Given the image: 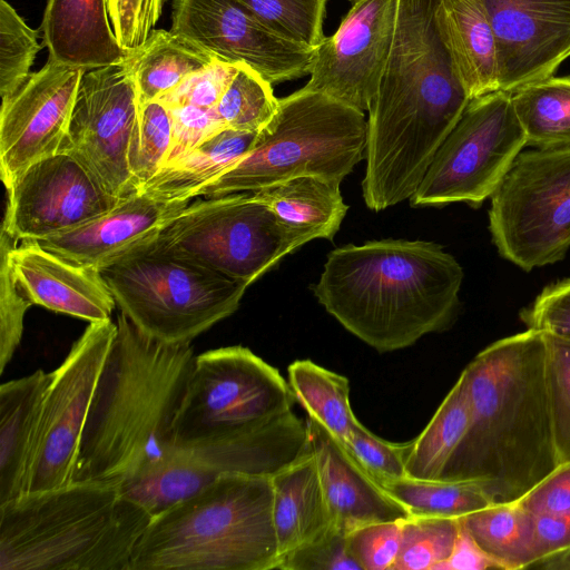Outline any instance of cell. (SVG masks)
Segmentation results:
<instances>
[{
  "label": "cell",
  "instance_id": "obj_6",
  "mask_svg": "<svg viewBox=\"0 0 570 570\" xmlns=\"http://www.w3.org/2000/svg\"><path fill=\"white\" fill-rule=\"evenodd\" d=\"M364 112L303 88L278 100V109L253 148L199 196L254 193L298 176L342 183L365 158ZM198 196V197H199Z\"/></svg>",
  "mask_w": 570,
  "mask_h": 570
},
{
  "label": "cell",
  "instance_id": "obj_36",
  "mask_svg": "<svg viewBox=\"0 0 570 570\" xmlns=\"http://www.w3.org/2000/svg\"><path fill=\"white\" fill-rule=\"evenodd\" d=\"M171 142L169 109L159 100L142 104L128 154L129 168L139 190L166 165Z\"/></svg>",
  "mask_w": 570,
  "mask_h": 570
},
{
  "label": "cell",
  "instance_id": "obj_38",
  "mask_svg": "<svg viewBox=\"0 0 570 570\" xmlns=\"http://www.w3.org/2000/svg\"><path fill=\"white\" fill-rule=\"evenodd\" d=\"M544 379L559 463L570 462V335L542 332Z\"/></svg>",
  "mask_w": 570,
  "mask_h": 570
},
{
  "label": "cell",
  "instance_id": "obj_35",
  "mask_svg": "<svg viewBox=\"0 0 570 570\" xmlns=\"http://www.w3.org/2000/svg\"><path fill=\"white\" fill-rule=\"evenodd\" d=\"M460 530L456 518L404 519L401 547L392 570H436L452 553Z\"/></svg>",
  "mask_w": 570,
  "mask_h": 570
},
{
  "label": "cell",
  "instance_id": "obj_9",
  "mask_svg": "<svg viewBox=\"0 0 570 570\" xmlns=\"http://www.w3.org/2000/svg\"><path fill=\"white\" fill-rule=\"evenodd\" d=\"M295 399L281 373L242 345L195 356L176 417L174 449L236 435L293 411Z\"/></svg>",
  "mask_w": 570,
  "mask_h": 570
},
{
  "label": "cell",
  "instance_id": "obj_49",
  "mask_svg": "<svg viewBox=\"0 0 570 570\" xmlns=\"http://www.w3.org/2000/svg\"><path fill=\"white\" fill-rule=\"evenodd\" d=\"M569 547L570 518L550 514L535 515L534 562Z\"/></svg>",
  "mask_w": 570,
  "mask_h": 570
},
{
  "label": "cell",
  "instance_id": "obj_31",
  "mask_svg": "<svg viewBox=\"0 0 570 570\" xmlns=\"http://www.w3.org/2000/svg\"><path fill=\"white\" fill-rule=\"evenodd\" d=\"M287 383L307 417L345 443L358 421L350 403L347 377L311 360H297L287 367Z\"/></svg>",
  "mask_w": 570,
  "mask_h": 570
},
{
  "label": "cell",
  "instance_id": "obj_34",
  "mask_svg": "<svg viewBox=\"0 0 570 570\" xmlns=\"http://www.w3.org/2000/svg\"><path fill=\"white\" fill-rule=\"evenodd\" d=\"M278 100L273 85L250 67L238 63L216 110L226 128L259 132L277 112Z\"/></svg>",
  "mask_w": 570,
  "mask_h": 570
},
{
  "label": "cell",
  "instance_id": "obj_4",
  "mask_svg": "<svg viewBox=\"0 0 570 570\" xmlns=\"http://www.w3.org/2000/svg\"><path fill=\"white\" fill-rule=\"evenodd\" d=\"M150 520L115 483L27 492L0 504V570H130Z\"/></svg>",
  "mask_w": 570,
  "mask_h": 570
},
{
  "label": "cell",
  "instance_id": "obj_21",
  "mask_svg": "<svg viewBox=\"0 0 570 570\" xmlns=\"http://www.w3.org/2000/svg\"><path fill=\"white\" fill-rule=\"evenodd\" d=\"M311 450L332 517L333 524L345 534L374 522L404 520L411 517L362 466L343 442L316 421L306 419Z\"/></svg>",
  "mask_w": 570,
  "mask_h": 570
},
{
  "label": "cell",
  "instance_id": "obj_15",
  "mask_svg": "<svg viewBox=\"0 0 570 570\" xmlns=\"http://www.w3.org/2000/svg\"><path fill=\"white\" fill-rule=\"evenodd\" d=\"M7 191L2 228L18 242L39 240L76 228L122 199L110 194L63 149L31 165Z\"/></svg>",
  "mask_w": 570,
  "mask_h": 570
},
{
  "label": "cell",
  "instance_id": "obj_48",
  "mask_svg": "<svg viewBox=\"0 0 570 570\" xmlns=\"http://www.w3.org/2000/svg\"><path fill=\"white\" fill-rule=\"evenodd\" d=\"M518 503L534 515L570 518V462L560 464Z\"/></svg>",
  "mask_w": 570,
  "mask_h": 570
},
{
  "label": "cell",
  "instance_id": "obj_28",
  "mask_svg": "<svg viewBox=\"0 0 570 570\" xmlns=\"http://www.w3.org/2000/svg\"><path fill=\"white\" fill-rule=\"evenodd\" d=\"M340 184L322 176H298L265 186L254 195L284 223L332 240L348 209Z\"/></svg>",
  "mask_w": 570,
  "mask_h": 570
},
{
  "label": "cell",
  "instance_id": "obj_19",
  "mask_svg": "<svg viewBox=\"0 0 570 570\" xmlns=\"http://www.w3.org/2000/svg\"><path fill=\"white\" fill-rule=\"evenodd\" d=\"M190 203L163 202L139 190L86 224L33 242L68 262L100 271L153 243Z\"/></svg>",
  "mask_w": 570,
  "mask_h": 570
},
{
  "label": "cell",
  "instance_id": "obj_51",
  "mask_svg": "<svg viewBox=\"0 0 570 570\" xmlns=\"http://www.w3.org/2000/svg\"><path fill=\"white\" fill-rule=\"evenodd\" d=\"M529 569L570 570V547L538 560Z\"/></svg>",
  "mask_w": 570,
  "mask_h": 570
},
{
  "label": "cell",
  "instance_id": "obj_30",
  "mask_svg": "<svg viewBox=\"0 0 570 570\" xmlns=\"http://www.w3.org/2000/svg\"><path fill=\"white\" fill-rule=\"evenodd\" d=\"M469 423V406L460 374L434 415L412 441L405 456L406 476L441 480L460 445Z\"/></svg>",
  "mask_w": 570,
  "mask_h": 570
},
{
  "label": "cell",
  "instance_id": "obj_23",
  "mask_svg": "<svg viewBox=\"0 0 570 570\" xmlns=\"http://www.w3.org/2000/svg\"><path fill=\"white\" fill-rule=\"evenodd\" d=\"M271 480L279 568L286 558L323 537L334 524L312 450Z\"/></svg>",
  "mask_w": 570,
  "mask_h": 570
},
{
  "label": "cell",
  "instance_id": "obj_33",
  "mask_svg": "<svg viewBox=\"0 0 570 570\" xmlns=\"http://www.w3.org/2000/svg\"><path fill=\"white\" fill-rule=\"evenodd\" d=\"M411 515L460 519L491 503L481 487L470 481L402 478L381 484Z\"/></svg>",
  "mask_w": 570,
  "mask_h": 570
},
{
  "label": "cell",
  "instance_id": "obj_10",
  "mask_svg": "<svg viewBox=\"0 0 570 570\" xmlns=\"http://www.w3.org/2000/svg\"><path fill=\"white\" fill-rule=\"evenodd\" d=\"M490 199L503 258L525 272L561 261L570 248V147L521 151Z\"/></svg>",
  "mask_w": 570,
  "mask_h": 570
},
{
  "label": "cell",
  "instance_id": "obj_39",
  "mask_svg": "<svg viewBox=\"0 0 570 570\" xmlns=\"http://www.w3.org/2000/svg\"><path fill=\"white\" fill-rule=\"evenodd\" d=\"M278 35L316 48L325 38L327 0H239Z\"/></svg>",
  "mask_w": 570,
  "mask_h": 570
},
{
  "label": "cell",
  "instance_id": "obj_32",
  "mask_svg": "<svg viewBox=\"0 0 570 570\" xmlns=\"http://www.w3.org/2000/svg\"><path fill=\"white\" fill-rule=\"evenodd\" d=\"M511 97L527 146L570 147V76L530 82Z\"/></svg>",
  "mask_w": 570,
  "mask_h": 570
},
{
  "label": "cell",
  "instance_id": "obj_14",
  "mask_svg": "<svg viewBox=\"0 0 570 570\" xmlns=\"http://www.w3.org/2000/svg\"><path fill=\"white\" fill-rule=\"evenodd\" d=\"M171 9L173 32L271 85L312 72L316 48L278 35L239 0H173Z\"/></svg>",
  "mask_w": 570,
  "mask_h": 570
},
{
  "label": "cell",
  "instance_id": "obj_25",
  "mask_svg": "<svg viewBox=\"0 0 570 570\" xmlns=\"http://www.w3.org/2000/svg\"><path fill=\"white\" fill-rule=\"evenodd\" d=\"M436 17L469 98L500 90L495 40L480 0H440Z\"/></svg>",
  "mask_w": 570,
  "mask_h": 570
},
{
  "label": "cell",
  "instance_id": "obj_17",
  "mask_svg": "<svg viewBox=\"0 0 570 570\" xmlns=\"http://www.w3.org/2000/svg\"><path fill=\"white\" fill-rule=\"evenodd\" d=\"M85 72L48 59L1 100L0 174L6 189L31 165L61 149Z\"/></svg>",
  "mask_w": 570,
  "mask_h": 570
},
{
  "label": "cell",
  "instance_id": "obj_41",
  "mask_svg": "<svg viewBox=\"0 0 570 570\" xmlns=\"http://www.w3.org/2000/svg\"><path fill=\"white\" fill-rule=\"evenodd\" d=\"M402 524L403 520L374 522L346 534L361 570H392L401 547Z\"/></svg>",
  "mask_w": 570,
  "mask_h": 570
},
{
  "label": "cell",
  "instance_id": "obj_37",
  "mask_svg": "<svg viewBox=\"0 0 570 570\" xmlns=\"http://www.w3.org/2000/svg\"><path fill=\"white\" fill-rule=\"evenodd\" d=\"M39 32L31 29L6 0L0 1V95L12 96L30 77V68L42 49Z\"/></svg>",
  "mask_w": 570,
  "mask_h": 570
},
{
  "label": "cell",
  "instance_id": "obj_11",
  "mask_svg": "<svg viewBox=\"0 0 570 570\" xmlns=\"http://www.w3.org/2000/svg\"><path fill=\"white\" fill-rule=\"evenodd\" d=\"M525 146L511 92L498 90L471 99L410 198L411 206L465 203L479 208Z\"/></svg>",
  "mask_w": 570,
  "mask_h": 570
},
{
  "label": "cell",
  "instance_id": "obj_46",
  "mask_svg": "<svg viewBox=\"0 0 570 570\" xmlns=\"http://www.w3.org/2000/svg\"><path fill=\"white\" fill-rule=\"evenodd\" d=\"M168 109L173 120V142L167 163L188 153L217 132L226 129L216 108L205 109L195 106H177Z\"/></svg>",
  "mask_w": 570,
  "mask_h": 570
},
{
  "label": "cell",
  "instance_id": "obj_3",
  "mask_svg": "<svg viewBox=\"0 0 570 570\" xmlns=\"http://www.w3.org/2000/svg\"><path fill=\"white\" fill-rule=\"evenodd\" d=\"M463 277L459 262L439 244L382 239L331 250L312 291L346 331L387 353L450 330Z\"/></svg>",
  "mask_w": 570,
  "mask_h": 570
},
{
  "label": "cell",
  "instance_id": "obj_50",
  "mask_svg": "<svg viewBox=\"0 0 570 570\" xmlns=\"http://www.w3.org/2000/svg\"><path fill=\"white\" fill-rule=\"evenodd\" d=\"M500 569L479 547L472 535L461 524V530L450 557L436 570H485Z\"/></svg>",
  "mask_w": 570,
  "mask_h": 570
},
{
  "label": "cell",
  "instance_id": "obj_45",
  "mask_svg": "<svg viewBox=\"0 0 570 570\" xmlns=\"http://www.w3.org/2000/svg\"><path fill=\"white\" fill-rule=\"evenodd\" d=\"M278 570H361L346 534L335 525L323 537L286 558Z\"/></svg>",
  "mask_w": 570,
  "mask_h": 570
},
{
  "label": "cell",
  "instance_id": "obj_13",
  "mask_svg": "<svg viewBox=\"0 0 570 570\" xmlns=\"http://www.w3.org/2000/svg\"><path fill=\"white\" fill-rule=\"evenodd\" d=\"M139 111L136 85L121 63L83 73L61 149L118 198L139 191L128 161Z\"/></svg>",
  "mask_w": 570,
  "mask_h": 570
},
{
  "label": "cell",
  "instance_id": "obj_7",
  "mask_svg": "<svg viewBox=\"0 0 570 570\" xmlns=\"http://www.w3.org/2000/svg\"><path fill=\"white\" fill-rule=\"evenodd\" d=\"M100 273L121 313L167 343H190L230 316L248 287L150 245Z\"/></svg>",
  "mask_w": 570,
  "mask_h": 570
},
{
  "label": "cell",
  "instance_id": "obj_43",
  "mask_svg": "<svg viewBox=\"0 0 570 570\" xmlns=\"http://www.w3.org/2000/svg\"><path fill=\"white\" fill-rule=\"evenodd\" d=\"M0 254V373L3 374L20 344L23 318L32 303L17 283L3 247Z\"/></svg>",
  "mask_w": 570,
  "mask_h": 570
},
{
  "label": "cell",
  "instance_id": "obj_12",
  "mask_svg": "<svg viewBox=\"0 0 570 570\" xmlns=\"http://www.w3.org/2000/svg\"><path fill=\"white\" fill-rule=\"evenodd\" d=\"M116 332L117 324L110 318L89 323L51 372L39 410L24 493L71 482L96 383Z\"/></svg>",
  "mask_w": 570,
  "mask_h": 570
},
{
  "label": "cell",
  "instance_id": "obj_47",
  "mask_svg": "<svg viewBox=\"0 0 570 570\" xmlns=\"http://www.w3.org/2000/svg\"><path fill=\"white\" fill-rule=\"evenodd\" d=\"M520 318L528 328L570 335V278L547 286Z\"/></svg>",
  "mask_w": 570,
  "mask_h": 570
},
{
  "label": "cell",
  "instance_id": "obj_18",
  "mask_svg": "<svg viewBox=\"0 0 570 570\" xmlns=\"http://www.w3.org/2000/svg\"><path fill=\"white\" fill-rule=\"evenodd\" d=\"M493 31L500 90L550 76L570 56V0H480Z\"/></svg>",
  "mask_w": 570,
  "mask_h": 570
},
{
  "label": "cell",
  "instance_id": "obj_40",
  "mask_svg": "<svg viewBox=\"0 0 570 570\" xmlns=\"http://www.w3.org/2000/svg\"><path fill=\"white\" fill-rule=\"evenodd\" d=\"M344 445L380 484L406 476L407 442L383 440L357 421Z\"/></svg>",
  "mask_w": 570,
  "mask_h": 570
},
{
  "label": "cell",
  "instance_id": "obj_16",
  "mask_svg": "<svg viewBox=\"0 0 570 570\" xmlns=\"http://www.w3.org/2000/svg\"><path fill=\"white\" fill-rule=\"evenodd\" d=\"M337 30L316 47L309 80L302 88L361 111L375 98L390 56L397 0H348Z\"/></svg>",
  "mask_w": 570,
  "mask_h": 570
},
{
  "label": "cell",
  "instance_id": "obj_44",
  "mask_svg": "<svg viewBox=\"0 0 570 570\" xmlns=\"http://www.w3.org/2000/svg\"><path fill=\"white\" fill-rule=\"evenodd\" d=\"M164 3L165 0H107L112 29L124 49L132 50L149 37Z\"/></svg>",
  "mask_w": 570,
  "mask_h": 570
},
{
  "label": "cell",
  "instance_id": "obj_29",
  "mask_svg": "<svg viewBox=\"0 0 570 570\" xmlns=\"http://www.w3.org/2000/svg\"><path fill=\"white\" fill-rule=\"evenodd\" d=\"M460 522L500 569H529L534 562L535 515L518 502L490 504Z\"/></svg>",
  "mask_w": 570,
  "mask_h": 570
},
{
  "label": "cell",
  "instance_id": "obj_2",
  "mask_svg": "<svg viewBox=\"0 0 570 570\" xmlns=\"http://www.w3.org/2000/svg\"><path fill=\"white\" fill-rule=\"evenodd\" d=\"M99 373L71 481L121 484L174 451L176 417L191 373L190 343H167L124 313Z\"/></svg>",
  "mask_w": 570,
  "mask_h": 570
},
{
  "label": "cell",
  "instance_id": "obj_26",
  "mask_svg": "<svg viewBox=\"0 0 570 570\" xmlns=\"http://www.w3.org/2000/svg\"><path fill=\"white\" fill-rule=\"evenodd\" d=\"M258 132L223 129L167 163L141 191L163 202L191 200L253 148Z\"/></svg>",
  "mask_w": 570,
  "mask_h": 570
},
{
  "label": "cell",
  "instance_id": "obj_1",
  "mask_svg": "<svg viewBox=\"0 0 570 570\" xmlns=\"http://www.w3.org/2000/svg\"><path fill=\"white\" fill-rule=\"evenodd\" d=\"M543 333L493 342L465 366L469 423L441 480L479 484L514 503L559 465L544 379Z\"/></svg>",
  "mask_w": 570,
  "mask_h": 570
},
{
  "label": "cell",
  "instance_id": "obj_22",
  "mask_svg": "<svg viewBox=\"0 0 570 570\" xmlns=\"http://www.w3.org/2000/svg\"><path fill=\"white\" fill-rule=\"evenodd\" d=\"M41 31L49 60L86 71L120 65L129 51L117 40L107 0H47Z\"/></svg>",
  "mask_w": 570,
  "mask_h": 570
},
{
  "label": "cell",
  "instance_id": "obj_8",
  "mask_svg": "<svg viewBox=\"0 0 570 570\" xmlns=\"http://www.w3.org/2000/svg\"><path fill=\"white\" fill-rule=\"evenodd\" d=\"M317 235L293 227L254 193L205 197L188 204L150 247L249 286Z\"/></svg>",
  "mask_w": 570,
  "mask_h": 570
},
{
  "label": "cell",
  "instance_id": "obj_5",
  "mask_svg": "<svg viewBox=\"0 0 570 570\" xmlns=\"http://www.w3.org/2000/svg\"><path fill=\"white\" fill-rule=\"evenodd\" d=\"M271 476L229 473L151 518L130 570H272L278 547Z\"/></svg>",
  "mask_w": 570,
  "mask_h": 570
},
{
  "label": "cell",
  "instance_id": "obj_24",
  "mask_svg": "<svg viewBox=\"0 0 570 570\" xmlns=\"http://www.w3.org/2000/svg\"><path fill=\"white\" fill-rule=\"evenodd\" d=\"M51 373L37 370L0 386V504L24 493L40 405Z\"/></svg>",
  "mask_w": 570,
  "mask_h": 570
},
{
  "label": "cell",
  "instance_id": "obj_20",
  "mask_svg": "<svg viewBox=\"0 0 570 570\" xmlns=\"http://www.w3.org/2000/svg\"><path fill=\"white\" fill-rule=\"evenodd\" d=\"M0 247L32 305L89 323L110 318L116 301L100 271L68 262L33 240L18 242L3 228Z\"/></svg>",
  "mask_w": 570,
  "mask_h": 570
},
{
  "label": "cell",
  "instance_id": "obj_27",
  "mask_svg": "<svg viewBox=\"0 0 570 570\" xmlns=\"http://www.w3.org/2000/svg\"><path fill=\"white\" fill-rule=\"evenodd\" d=\"M217 57L171 30L154 29L122 61L140 101L159 100L188 76L213 63Z\"/></svg>",
  "mask_w": 570,
  "mask_h": 570
},
{
  "label": "cell",
  "instance_id": "obj_42",
  "mask_svg": "<svg viewBox=\"0 0 570 570\" xmlns=\"http://www.w3.org/2000/svg\"><path fill=\"white\" fill-rule=\"evenodd\" d=\"M238 63L216 59L209 66L188 76L180 85L159 99L166 107L195 106L215 109L235 77Z\"/></svg>",
  "mask_w": 570,
  "mask_h": 570
}]
</instances>
